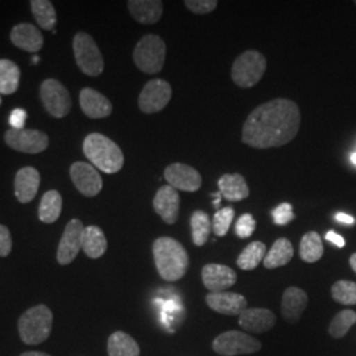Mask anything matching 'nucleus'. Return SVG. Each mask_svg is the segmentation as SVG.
Listing matches in <instances>:
<instances>
[{"mask_svg": "<svg viewBox=\"0 0 356 356\" xmlns=\"http://www.w3.org/2000/svg\"><path fill=\"white\" fill-rule=\"evenodd\" d=\"M153 259L160 277L171 282L181 280L190 263L184 246L169 237H158L155 240Z\"/></svg>", "mask_w": 356, "mask_h": 356, "instance_id": "2", "label": "nucleus"}, {"mask_svg": "<svg viewBox=\"0 0 356 356\" xmlns=\"http://www.w3.org/2000/svg\"><path fill=\"white\" fill-rule=\"evenodd\" d=\"M309 303V297L305 290L297 287H290L285 289L282 294L281 303V313L284 319L290 323H296L300 321L306 306Z\"/></svg>", "mask_w": 356, "mask_h": 356, "instance_id": "22", "label": "nucleus"}, {"mask_svg": "<svg viewBox=\"0 0 356 356\" xmlns=\"http://www.w3.org/2000/svg\"><path fill=\"white\" fill-rule=\"evenodd\" d=\"M276 323V316L272 310L263 307L246 309L239 316V326L244 331L260 334L272 329Z\"/></svg>", "mask_w": 356, "mask_h": 356, "instance_id": "19", "label": "nucleus"}, {"mask_svg": "<svg viewBox=\"0 0 356 356\" xmlns=\"http://www.w3.org/2000/svg\"><path fill=\"white\" fill-rule=\"evenodd\" d=\"M237 273L227 265L222 264H206L202 268L203 285L210 293L224 291L237 282Z\"/></svg>", "mask_w": 356, "mask_h": 356, "instance_id": "16", "label": "nucleus"}, {"mask_svg": "<svg viewBox=\"0 0 356 356\" xmlns=\"http://www.w3.org/2000/svg\"><path fill=\"white\" fill-rule=\"evenodd\" d=\"M70 178L73 184L76 185L79 193L85 197L98 196L103 187V180L99 171H96V168L92 164L83 161H77L71 164Z\"/></svg>", "mask_w": 356, "mask_h": 356, "instance_id": "12", "label": "nucleus"}, {"mask_svg": "<svg viewBox=\"0 0 356 356\" xmlns=\"http://www.w3.org/2000/svg\"><path fill=\"white\" fill-rule=\"evenodd\" d=\"M301 124L300 108L293 101L277 98L256 107L243 126V143L268 149L290 143Z\"/></svg>", "mask_w": 356, "mask_h": 356, "instance_id": "1", "label": "nucleus"}, {"mask_svg": "<svg viewBox=\"0 0 356 356\" xmlns=\"http://www.w3.org/2000/svg\"><path fill=\"white\" fill-rule=\"evenodd\" d=\"M184 4L190 12L196 15H207L218 7L217 0H185Z\"/></svg>", "mask_w": 356, "mask_h": 356, "instance_id": "37", "label": "nucleus"}, {"mask_svg": "<svg viewBox=\"0 0 356 356\" xmlns=\"http://www.w3.org/2000/svg\"><path fill=\"white\" fill-rule=\"evenodd\" d=\"M212 350L222 356L248 355L262 350V342L243 331H226L212 342Z\"/></svg>", "mask_w": 356, "mask_h": 356, "instance_id": "8", "label": "nucleus"}, {"mask_svg": "<svg viewBox=\"0 0 356 356\" xmlns=\"http://www.w3.org/2000/svg\"><path fill=\"white\" fill-rule=\"evenodd\" d=\"M79 105L83 114L89 118H107L112 114V105L108 98L90 87H85L79 92Z\"/></svg>", "mask_w": 356, "mask_h": 356, "instance_id": "18", "label": "nucleus"}, {"mask_svg": "<svg viewBox=\"0 0 356 356\" xmlns=\"http://www.w3.org/2000/svg\"><path fill=\"white\" fill-rule=\"evenodd\" d=\"M355 4H356V1H355Z\"/></svg>", "mask_w": 356, "mask_h": 356, "instance_id": "49", "label": "nucleus"}, {"mask_svg": "<svg viewBox=\"0 0 356 356\" xmlns=\"http://www.w3.org/2000/svg\"><path fill=\"white\" fill-rule=\"evenodd\" d=\"M0 103H1V99H0Z\"/></svg>", "mask_w": 356, "mask_h": 356, "instance_id": "48", "label": "nucleus"}, {"mask_svg": "<svg viewBox=\"0 0 356 356\" xmlns=\"http://www.w3.org/2000/svg\"><path fill=\"white\" fill-rule=\"evenodd\" d=\"M331 296L338 303L356 305V282L341 280L331 288Z\"/></svg>", "mask_w": 356, "mask_h": 356, "instance_id": "35", "label": "nucleus"}, {"mask_svg": "<svg viewBox=\"0 0 356 356\" xmlns=\"http://www.w3.org/2000/svg\"><path fill=\"white\" fill-rule=\"evenodd\" d=\"M153 209L165 223H176L180 214L178 192L171 187V185L161 186L153 198Z\"/></svg>", "mask_w": 356, "mask_h": 356, "instance_id": "15", "label": "nucleus"}, {"mask_svg": "<svg viewBox=\"0 0 356 356\" xmlns=\"http://www.w3.org/2000/svg\"><path fill=\"white\" fill-rule=\"evenodd\" d=\"M350 265H351V268L354 269V272L356 273V253H354V255L350 257Z\"/></svg>", "mask_w": 356, "mask_h": 356, "instance_id": "45", "label": "nucleus"}, {"mask_svg": "<svg viewBox=\"0 0 356 356\" xmlns=\"http://www.w3.org/2000/svg\"><path fill=\"white\" fill-rule=\"evenodd\" d=\"M108 356H140L137 342L123 331H115L107 341Z\"/></svg>", "mask_w": 356, "mask_h": 356, "instance_id": "27", "label": "nucleus"}, {"mask_svg": "<svg viewBox=\"0 0 356 356\" xmlns=\"http://www.w3.org/2000/svg\"><path fill=\"white\" fill-rule=\"evenodd\" d=\"M171 85L164 79H151L139 95V108L144 114L162 111L171 102Z\"/></svg>", "mask_w": 356, "mask_h": 356, "instance_id": "11", "label": "nucleus"}, {"mask_svg": "<svg viewBox=\"0 0 356 356\" xmlns=\"http://www.w3.org/2000/svg\"><path fill=\"white\" fill-rule=\"evenodd\" d=\"M20 356H51L48 355V354H45V353H39V351H29V353H24V354H22Z\"/></svg>", "mask_w": 356, "mask_h": 356, "instance_id": "44", "label": "nucleus"}, {"mask_svg": "<svg viewBox=\"0 0 356 356\" xmlns=\"http://www.w3.org/2000/svg\"><path fill=\"white\" fill-rule=\"evenodd\" d=\"M11 41L13 45L29 53H37L44 46V36L37 26L22 23L12 28Z\"/></svg>", "mask_w": 356, "mask_h": 356, "instance_id": "21", "label": "nucleus"}, {"mask_svg": "<svg viewBox=\"0 0 356 356\" xmlns=\"http://www.w3.org/2000/svg\"><path fill=\"white\" fill-rule=\"evenodd\" d=\"M83 153L92 165L107 174L118 173L124 165V155L115 142L102 133H90L83 140Z\"/></svg>", "mask_w": 356, "mask_h": 356, "instance_id": "3", "label": "nucleus"}, {"mask_svg": "<svg viewBox=\"0 0 356 356\" xmlns=\"http://www.w3.org/2000/svg\"><path fill=\"white\" fill-rule=\"evenodd\" d=\"M4 142L10 148L22 153L37 155L49 146V137L39 130H13L4 133Z\"/></svg>", "mask_w": 356, "mask_h": 356, "instance_id": "10", "label": "nucleus"}, {"mask_svg": "<svg viewBox=\"0 0 356 356\" xmlns=\"http://www.w3.org/2000/svg\"><path fill=\"white\" fill-rule=\"evenodd\" d=\"M40 173L33 167H24L15 176V196L20 203L33 201L39 192Z\"/></svg>", "mask_w": 356, "mask_h": 356, "instance_id": "20", "label": "nucleus"}, {"mask_svg": "<svg viewBox=\"0 0 356 356\" xmlns=\"http://www.w3.org/2000/svg\"><path fill=\"white\" fill-rule=\"evenodd\" d=\"M164 177L176 190L197 192L202 186V177L197 169L181 162H174L165 168Z\"/></svg>", "mask_w": 356, "mask_h": 356, "instance_id": "14", "label": "nucleus"}, {"mask_svg": "<svg viewBox=\"0 0 356 356\" xmlns=\"http://www.w3.org/2000/svg\"><path fill=\"white\" fill-rule=\"evenodd\" d=\"M273 222L278 226H285L294 219V211L290 203H281L272 211Z\"/></svg>", "mask_w": 356, "mask_h": 356, "instance_id": "39", "label": "nucleus"}, {"mask_svg": "<svg viewBox=\"0 0 356 356\" xmlns=\"http://www.w3.org/2000/svg\"><path fill=\"white\" fill-rule=\"evenodd\" d=\"M37 62H39V57L35 56V57H33V64H37Z\"/></svg>", "mask_w": 356, "mask_h": 356, "instance_id": "46", "label": "nucleus"}, {"mask_svg": "<svg viewBox=\"0 0 356 356\" xmlns=\"http://www.w3.org/2000/svg\"><path fill=\"white\" fill-rule=\"evenodd\" d=\"M85 227L79 219H71L66 224L65 231L57 248V262L61 265L73 263L82 250V237Z\"/></svg>", "mask_w": 356, "mask_h": 356, "instance_id": "13", "label": "nucleus"}, {"mask_svg": "<svg viewBox=\"0 0 356 356\" xmlns=\"http://www.w3.org/2000/svg\"><path fill=\"white\" fill-rule=\"evenodd\" d=\"M356 323V313L354 310H342L334 316L329 326V334L335 338L341 339L343 338L348 330L351 329Z\"/></svg>", "mask_w": 356, "mask_h": 356, "instance_id": "34", "label": "nucleus"}, {"mask_svg": "<svg viewBox=\"0 0 356 356\" xmlns=\"http://www.w3.org/2000/svg\"><path fill=\"white\" fill-rule=\"evenodd\" d=\"M20 69L11 60H0V94L11 95L19 89Z\"/></svg>", "mask_w": 356, "mask_h": 356, "instance_id": "29", "label": "nucleus"}, {"mask_svg": "<svg viewBox=\"0 0 356 356\" xmlns=\"http://www.w3.org/2000/svg\"><path fill=\"white\" fill-rule=\"evenodd\" d=\"M82 250L90 259L102 257L107 251L105 232L98 226L85 227L82 237Z\"/></svg>", "mask_w": 356, "mask_h": 356, "instance_id": "25", "label": "nucleus"}, {"mask_svg": "<svg viewBox=\"0 0 356 356\" xmlns=\"http://www.w3.org/2000/svg\"><path fill=\"white\" fill-rule=\"evenodd\" d=\"M127 6L132 17L145 26L158 23L164 11V3L160 0H130Z\"/></svg>", "mask_w": 356, "mask_h": 356, "instance_id": "23", "label": "nucleus"}, {"mask_svg": "<svg viewBox=\"0 0 356 356\" xmlns=\"http://www.w3.org/2000/svg\"><path fill=\"white\" fill-rule=\"evenodd\" d=\"M337 219H338L339 222H342V223L346 224H353L355 222V221H354V218H353L351 215H347V214H343V212L337 214Z\"/></svg>", "mask_w": 356, "mask_h": 356, "instance_id": "43", "label": "nucleus"}, {"mask_svg": "<svg viewBox=\"0 0 356 356\" xmlns=\"http://www.w3.org/2000/svg\"><path fill=\"white\" fill-rule=\"evenodd\" d=\"M62 211V197L57 190L46 192L40 202L39 219L44 223H54Z\"/></svg>", "mask_w": 356, "mask_h": 356, "instance_id": "28", "label": "nucleus"}, {"mask_svg": "<svg viewBox=\"0 0 356 356\" xmlns=\"http://www.w3.org/2000/svg\"><path fill=\"white\" fill-rule=\"evenodd\" d=\"M17 329L26 344L37 346L45 342L53 329L52 310L46 305H36L20 316Z\"/></svg>", "mask_w": 356, "mask_h": 356, "instance_id": "4", "label": "nucleus"}, {"mask_svg": "<svg viewBox=\"0 0 356 356\" xmlns=\"http://www.w3.org/2000/svg\"><path fill=\"white\" fill-rule=\"evenodd\" d=\"M206 303L211 310L224 316H240L247 309L246 297L232 291L209 293Z\"/></svg>", "mask_w": 356, "mask_h": 356, "instance_id": "17", "label": "nucleus"}, {"mask_svg": "<svg viewBox=\"0 0 356 356\" xmlns=\"http://www.w3.org/2000/svg\"><path fill=\"white\" fill-rule=\"evenodd\" d=\"M31 10L36 23L45 31H54L57 24V13L52 1L49 0H32Z\"/></svg>", "mask_w": 356, "mask_h": 356, "instance_id": "30", "label": "nucleus"}, {"mask_svg": "<svg viewBox=\"0 0 356 356\" xmlns=\"http://www.w3.org/2000/svg\"><path fill=\"white\" fill-rule=\"evenodd\" d=\"M167 45L158 35H145L133 49V62L145 74L160 73L165 64Z\"/></svg>", "mask_w": 356, "mask_h": 356, "instance_id": "5", "label": "nucleus"}, {"mask_svg": "<svg viewBox=\"0 0 356 356\" xmlns=\"http://www.w3.org/2000/svg\"><path fill=\"white\" fill-rule=\"evenodd\" d=\"M351 160H353V162H354V164H355L356 165V152L355 153H354V155H353V158H351Z\"/></svg>", "mask_w": 356, "mask_h": 356, "instance_id": "47", "label": "nucleus"}, {"mask_svg": "<svg viewBox=\"0 0 356 356\" xmlns=\"http://www.w3.org/2000/svg\"><path fill=\"white\" fill-rule=\"evenodd\" d=\"M73 52L76 62L82 73L90 77H98L103 73L105 60L96 42L86 32H78L73 39Z\"/></svg>", "mask_w": 356, "mask_h": 356, "instance_id": "7", "label": "nucleus"}, {"mask_svg": "<svg viewBox=\"0 0 356 356\" xmlns=\"http://www.w3.org/2000/svg\"><path fill=\"white\" fill-rule=\"evenodd\" d=\"M12 251V237L10 230L0 224V257H7Z\"/></svg>", "mask_w": 356, "mask_h": 356, "instance_id": "40", "label": "nucleus"}, {"mask_svg": "<svg viewBox=\"0 0 356 356\" xmlns=\"http://www.w3.org/2000/svg\"><path fill=\"white\" fill-rule=\"evenodd\" d=\"M190 226H192L193 243L197 247L205 246L206 241L209 240L211 228H212L209 214L202 210L194 211L190 218Z\"/></svg>", "mask_w": 356, "mask_h": 356, "instance_id": "31", "label": "nucleus"}, {"mask_svg": "<svg viewBox=\"0 0 356 356\" xmlns=\"http://www.w3.org/2000/svg\"><path fill=\"white\" fill-rule=\"evenodd\" d=\"M41 102L53 118H65L71 111V98L69 90L57 79H45L40 87Z\"/></svg>", "mask_w": 356, "mask_h": 356, "instance_id": "9", "label": "nucleus"}, {"mask_svg": "<svg viewBox=\"0 0 356 356\" xmlns=\"http://www.w3.org/2000/svg\"><path fill=\"white\" fill-rule=\"evenodd\" d=\"M300 256L305 263H316L323 256V244L318 232L310 231L303 235L300 243Z\"/></svg>", "mask_w": 356, "mask_h": 356, "instance_id": "32", "label": "nucleus"}, {"mask_svg": "<svg viewBox=\"0 0 356 356\" xmlns=\"http://www.w3.org/2000/svg\"><path fill=\"white\" fill-rule=\"evenodd\" d=\"M256 230V221L251 214H243L237 219V226H235V232L237 237L240 239H247L250 237Z\"/></svg>", "mask_w": 356, "mask_h": 356, "instance_id": "38", "label": "nucleus"}, {"mask_svg": "<svg viewBox=\"0 0 356 356\" xmlns=\"http://www.w3.org/2000/svg\"><path fill=\"white\" fill-rule=\"evenodd\" d=\"M234 217H235V210L232 207H223L217 211L215 215L212 217V232L217 237H224L231 227Z\"/></svg>", "mask_w": 356, "mask_h": 356, "instance_id": "36", "label": "nucleus"}, {"mask_svg": "<svg viewBox=\"0 0 356 356\" xmlns=\"http://www.w3.org/2000/svg\"><path fill=\"white\" fill-rule=\"evenodd\" d=\"M294 255V248L287 237H280L273 243L272 248L264 257V266L266 269H275L290 263Z\"/></svg>", "mask_w": 356, "mask_h": 356, "instance_id": "26", "label": "nucleus"}, {"mask_svg": "<svg viewBox=\"0 0 356 356\" xmlns=\"http://www.w3.org/2000/svg\"><path fill=\"white\" fill-rule=\"evenodd\" d=\"M266 255V247L262 241H252L237 257V266L243 271H252L264 262Z\"/></svg>", "mask_w": 356, "mask_h": 356, "instance_id": "33", "label": "nucleus"}, {"mask_svg": "<svg viewBox=\"0 0 356 356\" xmlns=\"http://www.w3.org/2000/svg\"><path fill=\"white\" fill-rule=\"evenodd\" d=\"M326 239L331 241L332 244H335L337 247H339V248H343L344 247V244H346V241H344V239L343 237H341L339 234H337V232H334V231H330L326 234Z\"/></svg>", "mask_w": 356, "mask_h": 356, "instance_id": "42", "label": "nucleus"}, {"mask_svg": "<svg viewBox=\"0 0 356 356\" xmlns=\"http://www.w3.org/2000/svg\"><path fill=\"white\" fill-rule=\"evenodd\" d=\"M266 70V60L257 51L241 53L232 64L231 79L239 87L250 89L260 82Z\"/></svg>", "mask_w": 356, "mask_h": 356, "instance_id": "6", "label": "nucleus"}, {"mask_svg": "<svg viewBox=\"0 0 356 356\" xmlns=\"http://www.w3.org/2000/svg\"><path fill=\"white\" fill-rule=\"evenodd\" d=\"M26 111L23 108H15L8 119V123L13 130H23L26 126Z\"/></svg>", "mask_w": 356, "mask_h": 356, "instance_id": "41", "label": "nucleus"}, {"mask_svg": "<svg viewBox=\"0 0 356 356\" xmlns=\"http://www.w3.org/2000/svg\"><path fill=\"white\" fill-rule=\"evenodd\" d=\"M218 187L221 196L228 202H239L250 196V187L239 173L223 174L218 181Z\"/></svg>", "mask_w": 356, "mask_h": 356, "instance_id": "24", "label": "nucleus"}]
</instances>
